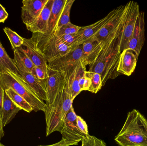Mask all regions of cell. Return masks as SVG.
I'll list each match as a JSON object with an SVG mask.
<instances>
[{
    "mask_svg": "<svg viewBox=\"0 0 147 146\" xmlns=\"http://www.w3.org/2000/svg\"><path fill=\"white\" fill-rule=\"evenodd\" d=\"M120 35L109 39L103 45L96 59L90 65L89 71L99 74L103 86L107 81L114 79L121 75L117 71L121 51L119 47Z\"/></svg>",
    "mask_w": 147,
    "mask_h": 146,
    "instance_id": "obj_1",
    "label": "cell"
},
{
    "mask_svg": "<svg viewBox=\"0 0 147 146\" xmlns=\"http://www.w3.org/2000/svg\"><path fill=\"white\" fill-rule=\"evenodd\" d=\"M115 141L120 146H147V120L139 111H129Z\"/></svg>",
    "mask_w": 147,
    "mask_h": 146,
    "instance_id": "obj_2",
    "label": "cell"
},
{
    "mask_svg": "<svg viewBox=\"0 0 147 146\" xmlns=\"http://www.w3.org/2000/svg\"><path fill=\"white\" fill-rule=\"evenodd\" d=\"M73 101L65 85L52 104L47 105L45 111L46 136L53 132L61 133L66 115L72 107Z\"/></svg>",
    "mask_w": 147,
    "mask_h": 146,
    "instance_id": "obj_3",
    "label": "cell"
},
{
    "mask_svg": "<svg viewBox=\"0 0 147 146\" xmlns=\"http://www.w3.org/2000/svg\"><path fill=\"white\" fill-rule=\"evenodd\" d=\"M0 83L4 91L11 88L21 96L31 105L34 111L45 112L46 103L36 95L21 75L11 73H0Z\"/></svg>",
    "mask_w": 147,
    "mask_h": 146,
    "instance_id": "obj_4",
    "label": "cell"
},
{
    "mask_svg": "<svg viewBox=\"0 0 147 146\" xmlns=\"http://www.w3.org/2000/svg\"><path fill=\"white\" fill-rule=\"evenodd\" d=\"M29 39L34 48L44 57L48 63L69 53L72 50L59 41L54 32L32 33Z\"/></svg>",
    "mask_w": 147,
    "mask_h": 146,
    "instance_id": "obj_5",
    "label": "cell"
},
{
    "mask_svg": "<svg viewBox=\"0 0 147 146\" xmlns=\"http://www.w3.org/2000/svg\"><path fill=\"white\" fill-rule=\"evenodd\" d=\"M82 45L72 49L69 53L48 63L51 69L62 73L64 79L70 75L81 61Z\"/></svg>",
    "mask_w": 147,
    "mask_h": 146,
    "instance_id": "obj_6",
    "label": "cell"
},
{
    "mask_svg": "<svg viewBox=\"0 0 147 146\" xmlns=\"http://www.w3.org/2000/svg\"><path fill=\"white\" fill-rule=\"evenodd\" d=\"M127 11L123 27L119 37V47L121 52L127 49L136 25L140 15V8L136 2L130 1L128 2Z\"/></svg>",
    "mask_w": 147,
    "mask_h": 146,
    "instance_id": "obj_7",
    "label": "cell"
},
{
    "mask_svg": "<svg viewBox=\"0 0 147 146\" xmlns=\"http://www.w3.org/2000/svg\"><path fill=\"white\" fill-rule=\"evenodd\" d=\"M47 74L48 76L45 80L47 96L46 105H51L64 87L65 82L63 74L59 71L51 69L48 67Z\"/></svg>",
    "mask_w": 147,
    "mask_h": 146,
    "instance_id": "obj_8",
    "label": "cell"
},
{
    "mask_svg": "<svg viewBox=\"0 0 147 146\" xmlns=\"http://www.w3.org/2000/svg\"><path fill=\"white\" fill-rule=\"evenodd\" d=\"M77 115L75 114L73 106L66 115L63 126L61 132L62 139L67 141L79 142L86 135L78 127L77 123Z\"/></svg>",
    "mask_w": 147,
    "mask_h": 146,
    "instance_id": "obj_9",
    "label": "cell"
},
{
    "mask_svg": "<svg viewBox=\"0 0 147 146\" xmlns=\"http://www.w3.org/2000/svg\"><path fill=\"white\" fill-rule=\"evenodd\" d=\"M48 0H23L21 19L26 26L32 24L39 16Z\"/></svg>",
    "mask_w": 147,
    "mask_h": 146,
    "instance_id": "obj_10",
    "label": "cell"
},
{
    "mask_svg": "<svg viewBox=\"0 0 147 146\" xmlns=\"http://www.w3.org/2000/svg\"><path fill=\"white\" fill-rule=\"evenodd\" d=\"M116 11V8L111 11L106 16L96 21L94 24L85 27H81L78 32L77 33L76 47L83 44L88 39L94 37L102 28L103 27L109 20Z\"/></svg>",
    "mask_w": 147,
    "mask_h": 146,
    "instance_id": "obj_11",
    "label": "cell"
},
{
    "mask_svg": "<svg viewBox=\"0 0 147 146\" xmlns=\"http://www.w3.org/2000/svg\"><path fill=\"white\" fill-rule=\"evenodd\" d=\"M145 13L140 11L137 19L136 25L131 39L129 43L127 49L135 51L139 56L145 41Z\"/></svg>",
    "mask_w": 147,
    "mask_h": 146,
    "instance_id": "obj_12",
    "label": "cell"
},
{
    "mask_svg": "<svg viewBox=\"0 0 147 146\" xmlns=\"http://www.w3.org/2000/svg\"><path fill=\"white\" fill-rule=\"evenodd\" d=\"M138 56L133 50L127 49L121 52L117 71L121 75L130 76L134 72Z\"/></svg>",
    "mask_w": 147,
    "mask_h": 146,
    "instance_id": "obj_13",
    "label": "cell"
},
{
    "mask_svg": "<svg viewBox=\"0 0 147 146\" xmlns=\"http://www.w3.org/2000/svg\"><path fill=\"white\" fill-rule=\"evenodd\" d=\"M103 44V42H100L93 38L83 43L81 60L86 67L94 63L100 53Z\"/></svg>",
    "mask_w": 147,
    "mask_h": 146,
    "instance_id": "obj_14",
    "label": "cell"
},
{
    "mask_svg": "<svg viewBox=\"0 0 147 146\" xmlns=\"http://www.w3.org/2000/svg\"><path fill=\"white\" fill-rule=\"evenodd\" d=\"M85 70H86V66L81 60L72 73L65 79L66 89L72 101L81 92L79 80L81 75Z\"/></svg>",
    "mask_w": 147,
    "mask_h": 146,
    "instance_id": "obj_15",
    "label": "cell"
},
{
    "mask_svg": "<svg viewBox=\"0 0 147 146\" xmlns=\"http://www.w3.org/2000/svg\"><path fill=\"white\" fill-rule=\"evenodd\" d=\"M53 0H48L44 9L38 19L30 25L26 26L27 29L32 33H47L48 22Z\"/></svg>",
    "mask_w": 147,
    "mask_h": 146,
    "instance_id": "obj_16",
    "label": "cell"
},
{
    "mask_svg": "<svg viewBox=\"0 0 147 146\" xmlns=\"http://www.w3.org/2000/svg\"><path fill=\"white\" fill-rule=\"evenodd\" d=\"M22 79L41 100L47 102V92L45 80L37 79L30 73L19 71Z\"/></svg>",
    "mask_w": 147,
    "mask_h": 146,
    "instance_id": "obj_17",
    "label": "cell"
},
{
    "mask_svg": "<svg viewBox=\"0 0 147 146\" xmlns=\"http://www.w3.org/2000/svg\"><path fill=\"white\" fill-rule=\"evenodd\" d=\"M20 48L32 62L34 66L47 70L48 66L47 61L34 48L29 39L24 38V43Z\"/></svg>",
    "mask_w": 147,
    "mask_h": 146,
    "instance_id": "obj_18",
    "label": "cell"
},
{
    "mask_svg": "<svg viewBox=\"0 0 147 146\" xmlns=\"http://www.w3.org/2000/svg\"><path fill=\"white\" fill-rule=\"evenodd\" d=\"M20 110L21 109L13 102L5 92L1 117L3 127L9 123Z\"/></svg>",
    "mask_w": 147,
    "mask_h": 146,
    "instance_id": "obj_19",
    "label": "cell"
},
{
    "mask_svg": "<svg viewBox=\"0 0 147 146\" xmlns=\"http://www.w3.org/2000/svg\"><path fill=\"white\" fill-rule=\"evenodd\" d=\"M67 0H53L48 22L47 33L55 31Z\"/></svg>",
    "mask_w": 147,
    "mask_h": 146,
    "instance_id": "obj_20",
    "label": "cell"
},
{
    "mask_svg": "<svg viewBox=\"0 0 147 146\" xmlns=\"http://www.w3.org/2000/svg\"><path fill=\"white\" fill-rule=\"evenodd\" d=\"M7 73L21 75L13 60L8 55L0 40V73Z\"/></svg>",
    "mask_w": 147,
    "mask_h": 146,
    "instance_id": "obj_21",
    "label": "cell"
},
{
    "mask_svg": "<svg viewBox=\"0 0 147 146\" xmlns=\"http://www.w3.org/2000/svg\"><path fill=\"white\" fill-rule=\"evenodd\" d=\"M13 52V60L19 71L30 73L32 69L35 66L32 62L20 48L14 49Z\"/></svg>",
    "mask_w": 147,
    "mask_h": 146,
    "instance_id": "obj_22",
    "label": "cell"
},
{
    "mask_svg": "<svg viewBox=\"0 0 147 146\" xmlns=\"http://www.w3.org/2000/svg\"><path fill=\"white\" fill-rule=\"evenodd\" d=\"M5 92L13 102L21 110H23L28 113H30L33 111L29 103L13 89L9 88L5 90Z\"/></svg>",
    "mask_w": 147,
    "mask_h": 146,
    "instance_id": "obj_23",
    "label": "cell"
},
{
    "mask_svg": "<svg viewBox=\"0 0 147 146\" xmlns=\"http://www.w3.org/2000/svg\"><path fill=\"white\" fill-rule=\"evenodd\" d=\"M86 74L90 79V86L88 91L92 93H96L103 86L101 75L97 73L89 71H86Z\"/></svg>",
    "mask_w": 147,
    "mask_h": 146,
    "instance_id": "obj_24",
    "label": "cell"
},
{
    "mask_svg": "<svg viewBox=\"0 0 147 146\" xmlns=\"http://www.w3.org/2000/svg\"><path fill=\"white\" fill-rule=\"evenodd\" d=\"M3 30L10 41L13 50L16 48H20L23 45L24 38L21 37L17 33L14 31L9 27H5Z\"/></svg>",
    "mask_w": 147,
    "mask_h": 146,
    "instance_id": "obj_25",
    "label": "cell"
},
{
    "mask_svg": "<svg viewBox=\"0 0 147 146\" xmlns=\"http://www.w3.org/2000/svg\"><path fill=\"white\" fill-rule=\"evenodd\" d=\"M74 1V0H67L66 1L65 6L64 7L61 16L57 25L56 29L71 22L70 19L71 10Z\"/></svg>",
    "mask_w": 147,
    "mask_h": 146,
    "instance_id": "obj_26",
    "label": "cell"
},
{
    "mask_svg": "<svg viewBox=\"0 0 147 146\" xmlns=\"http://www.w3.org/2000/svg\"><path fill=\"white\" fill-rule=\"evenodd\" d=\"M81 27L74 25L70 22L56 29L54 33L57 37L63 35L76 34L78 32Z\"/></svg>",
    "mask_w": 147,
    "mask_h": 146,
    "instance_id": "obj_27",
    "label": "cell"
},
{
    "mask_svg": "<svg viewBox=\"0 0 147 146\" xmlns=\"http://www.w3.org/2000/svg\"><path fill=\"white\" fill-rule=\"evenodd\" d=\"M81 142L82 146H107L104 141L89 134L83 137Z\"/></svg>",
    "mask_w": 147,
    "mask_h": 146,
    "instance_id": "obj_28",
    "label": "cell"
},
{
    "mask_svg": "<svg viewBox=\"0 0 147 146\" xmlns=\"http://www.w3.org/2000/svg\"><path fill=\"white\" fill-rule=\"evenodd\" d=\"M59 41L64 44L67 45L71 49L76 48L75 44L77 40V33L71 35H63L58 37Z\"/></svg>",
    "mask_w": 147,
    "mask_h": 146,
    "instance_id": "obj_29",
    "label": "cell"
},
{
    "mask_svg": "<svg viewBox=\"0 0 147 146\" xmlns=\"http://www.w3.org/2000/svg\"><path fill=\"white\" fill-rule=\"evenodd\" d=\"M47 70H45L42 68L34 66L32 69L30 73L37 79L40 80H45L48 76Z\"/></svg>",
    "mask_w": 147,
    "mask_h": 146,
    "instance_id": "obj_30",
    "label": "cell"
},
{
    "mask_svg": "<svg viewBox=\"0 0 147 146\" xmlns=\"http://www.w3.org/2000/svg\"><path fill=\"white\" fill-rule=\"evenodd\" d=\"M77 123L79 130L85 135L89 134L88 126L85 121L79 116H77Z\"/></svg>",
    "mask_w": 147,
    "mask_h": 146,
    "instance_id": "obj_31",
    "label": "cell"
},
{
    "mask_svg": "<svg viewBox=\"0 0 147 146\" xmlns=\"http://www.w3.org/2000/svg\"><path fill=\"white\" fill-rule=\"evenodd\" d=\"M79 143L76 142H72V141H67L62 139L61 141L57 143L52 145L46 146H70L76 145H78Z\"/></svg>",
    "mask_w": 147,
    "mask_h": 146,
    "instance_id": "obj_32",
    "label": "cell"
},
{
    "mask_svg": "<svg viewBox=\"0 0 147 146\" xmlns=\"http://www.w3.org/2000/svg\"><path fill=\"white\" fill-rule=\"evenodd\" d=\"M8 15L5 8L0 3V23H4L7 19Z\"/></svg>",
    "mask_w": 147,
    "mask_h": 146,
    "instance_id": "obj_33",
    "label": "cell"
},
{
    "mask_svg": "<svg viewBox=\"0 0 147 146\" xmlns=\"http://www.w3.org/2000/svg\"><path fill=\"white\" fill-rule=\"evenodd\" d=\"M5 91L3 88L0 83V117H1L3 105V99Z\"/></svg>",
    "mask_w": 147,
    "mask_h": 146,
    "instance_id": "obj_34",
    "label": "cell"
},
{
    "mask_svg": "<svg viewBox=\"0 0 147 146\" xmlns=\"http://www.w3.org/2000/svg\"><path fill=\"white\" fill-rule=\"evenodd\" d=\"M3 127L2 124L1 120L0 117V141L1 139L4 136V133L3 129Z\"/></svg>",
    "mask_w": 147,
    "mask_h": 146,
    "instance_id": "obj_35",
    "label": "cell"
},
{
    "mask_svg": "<svg viewBox=\"0 0 147 146\" xmlns=\"http://www.w3.org/2000/svg\"><path fill=\"white\" fill-rule=\"evenodd\" d=\"M0 146H5L4 145H2V144H1V143L0 142Z\"/></svg>",
    "mask_w": 147,
    "mask_h": 146,
    "instance_id": "obj_36",
    "label": "cell"
}]
</instances>
